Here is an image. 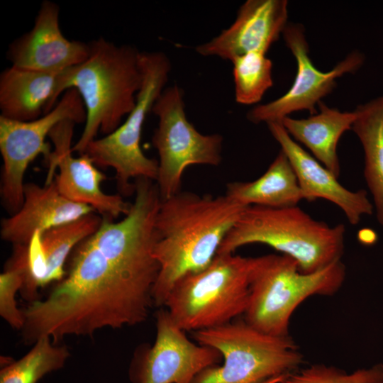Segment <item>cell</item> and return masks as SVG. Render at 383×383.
I'll return each instance as SVG.
<instances>
[{"label":"cell","mask_w":383,"mask_h":383,"mask_svg":"<svg viewBox=\"0 0 383 383\" xmlns=\"http://www.w3.org/2000/svg\"><path fill=\"white\" fill-rule=\"evenodd\" d=\"M345 227L313 218L298 206H247L217 254L233 253L254 243L267 245L294 259L300 272L313 273L340 260Z\"/></svg>","instance_id":"4"},{"label":"cell","mask_w":383,"mask_h":383,"mask_svg":"<svg viewBox=\"0 0 383 383\" xmlns=\"http://www.w3.org/2000/svg\"><path fill=\"white\" fill-rule=\"evenodd\" d=\"M377 238V235L375 231L372 229H363L360 233V239L363 243L368 245L373 244L376 242Z\"/></svg>","instance_id":"27"},{"label":"cell","mask_w":383,"mask_h":383,"mask_svg":"<svg viewBox=\"0 0 383 383\" xmlns=\"http://www.w3.org/2000/svg\"><path fill=\"white\" fill-rule=\"evenodd\" d=\"M267 124L294 168L304 200L329 201L342 210L353 226L359 223L363 216L374 213L372 202L365 190L350 191L344 187L338 177L294 141L280 122Z\"/></svg>","instance_id":"16"},{"label":"cell","mask_w":383,"mask_h":383,"mask_svg":"<svg viewBox=\"0 0 383 383\" xmlns=\"http://www.w3.org/2000/svg\"><path fill=\"white\" fill-rule=\"evenodd\" d=\"M60 72L11 66L0 74L1 116L30 121L51 111Z\"/></svg>","instance_id":"19"},{"label":"cell","mask_w":383,"mask_h":383,"mask_svg":"<svg viewBox=\"0 0 383 383\" xmlns=\"http://www.w3.org/2000/svg\"><path fill=\"white\" fill-rule=\"evenodd\" d=\"M194 336L217 350L223 362L205 369L192 383H262L294 372L303 361L290 335L265 333L245 320L194 331Z\"/></svg>","instance_id":"7"},{"label":"cell","mask_w":383,"mask_h":383,"mask_svg":"<svg viewBox=\"0 0 383 383\" xmlns=\"http://www.w3.org/2000/svg\"><path fill=\"white\" fill-rule=\"evenodd\" d=\"M232 62L236 102L244 105L259 102L273 85L271 60L265 53L252 52Z\"/></svg>","instance_id":"24"},{"label":"cell","mask_w":383,"mask_h":383,"mask_svg":"<svg viewBox=\"0 0 383 383\" xmlns=\"http://www.w3.org/2000/svg\"><path fill=\"white\" fill-rule=\"evenodd\" d=\"M75 122L66 120L57 124L49 137L54 150L45 159L48 171L45 185L54 181V174L58 167L60 172L55 179L59 192L66 199L92 207L102 217L113 219L126 216L131 204L119 195L107 194L101 188L106 176L98 170L86 154L72 155L71 145Z\"/></svg>","instance_id":"13"},{"label":"cell","mask_w":383,"mask_h":383,"mask_svg":"<svg viewBox=\"0 0 383 383\" xmlns=\"http://www.w3.org/2000/svg\"><path fill=\"white\" fill-rule=\"evenodd\" d=\"M225 194L244 206L282 208L304 200L294 168L281 150L262 176L252 182H231Z\"/></svg>","instance_id":"21"},{"label":"cell","mask_w":383,"mask_h":383,"mask_svg":"<svg viewBox=\"0 0 383 383\" xmlns=\"http://www.w3.org/2000/svg\"><path fill=\"white\" fill-rule=\"evenodd\" d=\"M59 16L57 4L49 0L42 2L31 30L9 46L6 57L11 66L60 72L88 57L89 43L66 38L60 27Z\"/></svg>","instance_id":"14"},{"label":"cell","mask_w":383,"mask_h":383,"mask_svg":"<svg viewBox=\"0 0 383 383\" xmlns=\"http://www.w3.org/2000/svg\"><path fill=\"white\" fill-rule=\"evenodd\" d=\"M253 257L217 254L204 270L180 278L165 306L184 331H197L228 323L244 314Z\"/></svg>","instance_id":"6"},{"label":"cell","mask_w":383,"mask_h":383,"mask_svg":"<svg viewBox=\"0 0 383 383\" xmlns=\"http://www.w3.org/2000/svg\"><path fill=\"white\" fill-rule=\"evenodd\" d=\"M47 336L17 361L1 367L0 383H38L46 374L62 368L70 357L66 346L57 345Z\"/></svg>","instance_id":"23"},{"label":"cell","mask_w":383,"mask_h":383,"mask_svg":"<svg viewBox=\"0 0 383 383\" xmlns=\"http://www.w3.org/2000/svg\"><path fill=\"white\" fill-rule=\"evenodd\" d=\"M14 252L6 270L0 275V314L12 328L23 329L25 318L17 306L16 294L24 282L26 247L14 245Z\"/></svg>","instance_id":"25"},{"label":"cell","mask_w":383,"mask_h":383,"mask_svg":"<svg viewBox=\"0 0 383 383\" xmlns=\"http://www.w3.org/2000/svg\"><path fill=\"white\" fill-rule=\"evenodd\" d=\"M346 275L341 260L313 273L300 272L297 262L286 255L253 257L245 321L274 336L289 335L294 311L309 297L331 296Z\"/></svg>","instance_id":"5"},{"label":"cell","mask_w":383,"mask_h":383,"mask_svg":"<svg viewBox=\"0 0 383 383\" xmlns=\"http://www.w3.org/2000/svg\"><path fill=\"white\" fill-rule=\"evenodd\" d=\"M282 383H383V364L348 373L333 366L314 364L289 374Z\"/></svg>","instance_id":"26"},{"label":"cell","mask_w":383,"mask_h":383,"mask_svg":"<svg viewBox=\"0 0 383 383\" xmlns=\"http://www.w3.org/2000/svg\"><path fill=\"white\" fill-rule=\"evenodd\" d=\"M288 374H289L274 377H272V378H271L270 379H267V380L265 381L262 383H282V382L284 380V379L286 378V377Z\"/></svg>","instance_id":"28"},{"label":"cell","mask_w":383,"mask_h":383,"mask_svg":"<svg viewBox=\"0 0 383 383\" xmlns=\"http://www.w3.org/2000/svg\"><path fill=\"white\" fill-rule=\"evenodd\" d=\"M282 35L296 59V75L292 86L281 97L255 106L248 111L246 117L253 123L281 122L290 113L301 110H307L311 115L317 113L315 106L333 90L336 79L357 71L365 60L361 52L353 51L331 70L321 72L309 57V45L301 25L288 23Z\"/></svg>","instance_id":"11"},{"label":"cell","mask_w":383,"mask_h":383,"mask_svg":"<svg viewBox=\"0 0 383 383\" xmlns=\"http://www.w3.org/2000/svg\"><path fill=\"white\" fill-rule=\"evenodd\" d=\"M140 62L143 81L135 107L114 131L92 140L84 152L96 166L115 170L118 186L125 194L135 192L132 179H157L158 161L143 153L141 135L146 117L165 89L171 71L170 61L162 52H140Z\"/></svg>","instance_id":"8"},{"label":"cell","mask_w":383,"mask_h":383,"mask_svg":"<svg viewBox=\"0 0 383 383\" xmlns=\"http://www.w3.org/2000/svg\"><path fill=\"white\" fill-rule=\"evenodd\" d=\"M93 212L92 207L64 197L55 179L43 187L27 183L21 209L1 221V236L14 245H28L35 232H44Z\"/></svg>","instance_id":"18"},{"label":"cell","mask_w":383,"mask_h":383,"mask_svg":"<svg viewBox=\"0 0 383 383\" xmlns=\"http://www.w3.org/2000/svg\"><path fill=\"white\" fill-rule=\"evenodd\" d=\"M319 112L304 119L287 116L280 122L289 135L304 144L326 168L336 177L340 174L337 155L338 143L348 130L352 129L356 112H342L327 106L322 101Z\"/></svg>","instance_id":"20"},{"label":"cell","mask_w":383,"mask_h":383,"mask_svg":"<svg viewBox=\"0 0 383 383\" xmlns=\"http://www.w3.org/2000/svg\"><path fill=\"white\" fill-rule=\"evenodd\" d=\"M287 7L286 0H248L228 28L196 46V51L231 62L249 52L266 54L288 24Z\"/></svg>","instance_id":"15"},{"label":"cell","mask_w":383,"mask_h":383,"mask_svg":"<svg viewBox=\"0 0 383 383\" xmlns=\"http://www.w3.org/2000/svg\"><path fill=\"white\" fill-rule=\"evenodd\" d=\"M101 221L102 218L93 212L44 232H35L26 246L23 297L32 299L40 287L62 280L65 260L79 243L96 233Z\"/></svg>","instance_id":"17"},{"label":"cell","mask_w":383,"mask_h":383,"mask_svg":"<svg viewBox=\"0 0 383 383\" xmlns=\"http://www.w3.org/2000/svg\"><path fill=\"white\" fill-rule=\"evenodd\" d=\"M86 116L84 102L74 89L67 90L51 111L37 119L18 121L0 116L1 194L12 215L23 203V177L28 165L38 155L46 159L52 152L47 136L62 121L85 123Z\"/></svg>","instance_id":"10"},{"label":"cell","mask_w":383,"mask_h":383,"mask_svg":"<svg viewBox=\"0 0 383 383\" xmlns=\"http://www.w3.org/2000/svg\"><path fill=\"white\" fill-rule=\"evenodd\" d=\"M89 54L82 63L62 71L55 101L76 89L86 110L82 134L72 151L83 154L97 134L114 131L133 109L143 81L139 51L131 45H117L99 38L89 42Z\"/></svg>","instance_id":"3"},{"label":"cell","mask_w":383,"mask_h":383,"mask_svg":"<svg viewBox=\"0 0 383 383\" xmlns=\"http://www.w3.org/2000/svg\"><path fill=\"white\" fill-rule=\"evenodd\" d=\"M152 112L159 119L152 139L159 155L155 182L165 199L181 191L182 175L190 165H220L223 137L202 134L189 121L184 92L177 84L165 88Z\"/></svg>","instance_id":"9"},{"label":"cell","mask_w":383,"mask_h":383,"mask_svg":"<svg viewBox=\"0 0 383 383\" xmlns=\"http://www.w3.org/2000/svg\"><path fill=\"white\" fill-rule=\"evenodd\" d=\"M246 207L226 194L180 191L162 199L155 220L154 256L160 270L152 292L155 305L165 306L180 278L212 262Z\"/></svg>","instance_id":"2"},{"label":"cell","mask_w":383,"mask_h":383,"mask_svg":"<svg viewBox=\"0 0 383 383\" xmlns=\"http://www.w3.org/2000/svg\"><path fill=\"white\" fill-rule=\"evenodd\" d=\"M167 310L156 315L153 345L135 359L130 371L133 383H192L205 369L216 365L221 354L189 340Z\"/></svg>","instance_id":"12"},{"label":"cell","mask_w":383,"mask_h":383,"mask_svg":"<svg viewBox=\"0 0 383 383\" xmlns=\"http://www.w3.org/2000/svg\"><path fill=\"white\" fill-rule=\"evenodd\" d=\"M355 111L357 116L351 130L363 148L364 177L377 220L383 226V94Z\"/></svg>","instance_id":"22"},{"label":"cell","mask_w":383,"mask_h":383,"mask_svg":"<svg viewBox=\"0 0 383 383\" xmlns=\"http://www.w3.org/2000/svg\"><path fill=\"white\" fill-rule=\"evenodd\" d=\"M153 285L102 252L91 236L72 251L68 274L44 300L23 311V340L47 336L57 343L67 335H91L146 320Z\"/></svg>","instance_id":"1"}]
</instances>
